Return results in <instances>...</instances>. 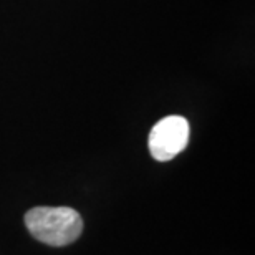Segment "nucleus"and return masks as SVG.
Returning <instances> with one entry per match:
<instances>
[{"label":"nucleus","instance_id":"f03ea898","mask_svg":"<svg viewBox=\"0 0 255 255\" xmlns=\"http://www.w3.org/2000/svg\"><path fill=\"white\" fill-rule=\"evenodd\" d=\"M189 141V123L186 118L177 115L166 116L152 126L149 132V146L151 156L156 161H171L186 149Z\"/></svg>","mask_w":255,"mask_h":255},{"label":"nucleus","instance_id":"f257e3e1","mask_svg":"<svg viewBox=\"0 0 255 255\" xmlns=\"http://www.w3.org/2000/svg\"><path fill=\"white\" fill-rule=\"evenodd\" d=\"M25 224L37 241L52 247L70 246L83 232V219L71 207H33Z\"/></svg>","mask_w":255,"mask_h":255}]
</instances>
